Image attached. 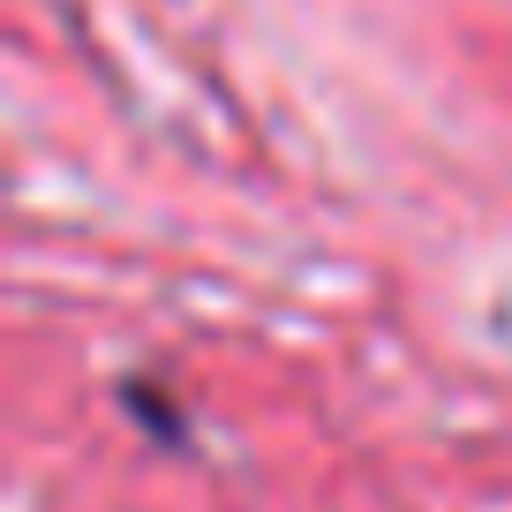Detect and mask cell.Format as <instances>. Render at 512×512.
I'll use <instances>...</instances> for the list:
<instances>
[]
</instances>
